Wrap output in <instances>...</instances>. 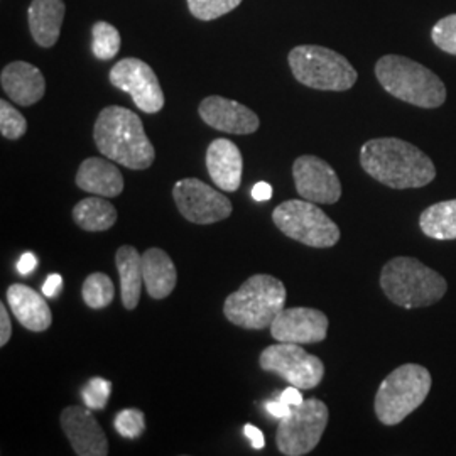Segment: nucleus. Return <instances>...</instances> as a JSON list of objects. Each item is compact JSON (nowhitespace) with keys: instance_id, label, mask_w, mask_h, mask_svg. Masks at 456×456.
Segmentation results:
<instances>
[{"instance_id":"f257e3e1","label":"nucleus","mask_w":456,"mask_h":456,"mask_svg":"<svg viewBox=\"0 0 456 456\" xmlns=\"http://www.w3.org/2000/svg\"><path fill=\"white\" fill-rule=\"evenodd\" d=\"M360 164L375 181L394 188H423L436 176V167L419 147L397 137H380L360 149Z\"/></svg>"},{"instance_id":"f03ea898","label":"nucleus","mask_w":456,"mask_h":456,"mask_svg":"<svg viewBox=\"0 0 456 456\" xmlns=\"http://www.w3.org/2000/svg\"><path fill=\"white\" fill-rule=\"evenodd\" d=\"M94 139L107 159L134 171L147 169L154 163L156 151L146 135L142 120L129 109L105 107L98 114Z\"/></svg>"},{"instance_id":"7ed1b4c3","label":"nucleus","mask_w":456,"mask_h":456,"mask_svg":"<svg viewBox=\"0 0 456 456\" xmlns=\"http://www.w3.org/2000/svg\"><path fill=\"white\" fill-rule=\"evenodd\" d=\"M375 77L389 95L414 107L438 109L446 100L440 77L406 56H382L375 65Z\"/></svg>"},{"instance_id":"20e7f679","label":"nucleus","mask_w":456,"mask_h":456,"mask_svg":"<svg viewBox=\"0 0 456 456\" xmlns=\"http://www.w3.org/2000/svg\"><path fill=\"white\" fill-rule=\"evenodd\" d=\"M380 288L394 305L406 310L438 303L448 284L440 273L412 257H394L380 274Z\"/></svg>"},{"instance_id":"39448f33","label":"nucleus","mask_w":456,"mask_h":456,"mask_svg":"<svg viewBox=\"0 0 456 456\" xmlns=\"http://www.w3.org/2000/svg\"><path fill=\"white\" fill-rule=\"evenodd\" d=\"M286 286L269 274L248 277L230 294L224 305V314L230 323L245 330L271 328L286 305Z\"/></svg>"},{"instance_id":"423d86ee","label":"nucleus","mask_w":456,"mask_h":456,"mask_svg":"<svg viewBox=\"0 0 456 456\" xmlns=\"http://www.w3.org/2000/svg\"><path fill=\"white\" fill-rule=\"evenodd\" d=\"M431 391V374L423 365L406 363L387 375L375 395V414L386 426L403 423L426 401Z\"/></svg>"},{"instance_id":"0eeeda50","label":"nucleus","mask_w":456,"mask_h":456,"mask_svg":"<svg viewBox=\"0 0 456 456\" xmlns=\"http://www.w3.org/2000/svg\"><path fill=\"white\" fill-rule=\"evenodd\" d=\"M288 61L294 78L305 86L326 92H345L357 83V69L333 49L303 45L291 49Z\"/></svg>"},{"instance_id":"6e6552de","label":"nucleus","mask_w":456,"mask_h":456,"mask_svg":"<svg viewBox=\"0 0 456 456\" xmlns=\"http://www.w3.org/2000/svg\"><path fill=\"white\" fill-rule=\"evenodd\" d=\"M273 222L286 237L299 244L328 248L338 244L340 228L318 203L308 200H289L273 212Z\"/></svg>"},{"instance_id":"1a4fd4ad","label":"nucleus","mask_w":456,"mask_h":456,"mask_svg":"<svg viewBox=\"0 0 456 456\" xmlns=\"http://www.w3.org/2000/svg\"><path fill=\"white\" fill-rule=\"evenodd\" d=\"M330 412L325 403L311 397L293 406L291 412L279 419L276 443L279 452L286 456L311 453L325 433Z\"/></svg>"},{"instance_id":"9d476101","label":"nucleus","mask_w":456,"mask_h":456,"mask_svg":"<svg viewBox=\"0 0 456 456\" xmlns=\"http://www.w3.org/2000/svg\"><path fill=\"white\" fill-rule=\"evenodd\" d=\"M262 370L273 372L301 391H310L322 384L325 365L297 343L279 342L261 354Z\"/></svg>"},{"instance_id":"9b49d317","label":"nucleus","mask_w":456,"mask_h":456,"mask_svg":"<svg viewBox=\"0 0 456 456\" xmlns=\"http://www.w3.org/2000/svg\"><path fill=\"white\" fill-rule=\"evenodd\" d=\"M173 198L181 215L196 225H210L232 215V201L210 184L184 178L173 186Z\"/></svg>"},{"instance_id":"f8f14e48","label":"nucleus","mask_w":456,"mask_h":456,"mask_svg":"<svg viewBox=\"0 0 456 456\" xmlns=\"http://www.w3.org/2000/svg\"><path fill=\"white\" fill-rule=\"evenodd\" d=\"M110 83L131 95L137 109L158 114L164 107V92L154 69L139 58H124L110 69Z\"/></svg>"},{"instance_id":"ddd939ff","label":"nucleus","mask_w":456,"mask_h":456,"mask_svg":"<svg viewBox=\"0 0 456 456\" xmlns=\"http://www.w3.org/2000/svg\"><path fill=\"white\" fill-rule=\"evenodd\" d=\"M297 195L318 205H333L342 196V183L335 169L316 156H301L293 164Z\"/></svg>"},{"instance_id":"4468645a","label":"nucleus","mask_w":456,"mask_h":456,"mask_svg":"<svg viewBox=\"0 0 456 456\" xmlns=\"http://www.w3.org/2000/svg\"><path fill=\"white\" fill-rule=\"evenodd\" d=\"M330 322L325 313L313 308H284L271 325V335L276 342H323L328 335Z\"/></svg>"},{"instance_id":"2eb2a0df","label":"nucleus","mask_w":456,"mask_h":456,"mask_svg":"<svg viewBox=\"0 0 456 456\" xmlns=\"http://www.w3.org/2000/svg\"><path fill=\"white\" fill-rule=\"evenodd\" d=\"M60 423L75 455H109V440L95 416L92 414V409L68 406L61 412Z\"/></svg>"},{"instance_id":"dca6fc26","label":"nucleus","mask_w":456,"mask_h":456,"mask_svg":"<svg viewBox=\"0 0 456 456\" xmlns=\"http://www.w3.org/2000/svg\"><path fill=\"white\" fill-rule=\"evenodd\" d=\"M198 114L207 126L227 134L247 135L254 134L261 126L259 117L248 107L218 95L205 98L198 107Z\"/></svg>"},{"instance_id":"f3484780","label":"nucleus","mask_w":456,"mask_h":456,"mask_svg":"<svg viewBox=\"0 0 456 456\" xmlns=\"http://www.w3.org/2000/svg\"><path fill=\"white\" fill-rule=\"evenodd\" d=\"M0 83L7 97L20 107H31L46 94L43 73L39 68L26 61H14L5 66L0 75Z\"/></svg>"},{"instance_id":"a211bd4d","label":"nucleus","mask_w":456,"mask_h":456,"mask_svg":"<svg viewBox=\"0 0 456 456\" xmlns=\"http://www.w3.org/2000/svg\"><path fill=\"white\" fill-rule=\"evenodd\" d=\"M207 169L222 191H237L244 169L240 149L228 139H215L207 149Z\"/></svg>"},{"instance_id":"6ab92c4d","label":"nucleus","mask_w":456,"mask_h":456,"mask_svg":"<svg viewBox=\"0 0 456 456\" xmlns=\"http://www.w3.org/2000/svg\"><path fill=\"white\" fill-rule=\"evenodd\" d=\"M7 303L17 322L31 331H46L53 323L48 303L29 286L12 284L7 289Z\"/></svg>"},{"instance_id":"aec40b11","label":"nucleus","mask_w":456,"mask_h":456,"mask_svg":"<svg viewBox=\"0 0 456 456\" xmlns=\"http://www.w3.org/2000/svg\"><path fill=\"white\" fill-rule=\"evenodd\" d=\"M77 186L92 195L114 198L124 191V176L120 169L102 158L85 159L77 173Z\"/></svg>"},{"instance_id":"412c9836","label":"nucleus","mask_w":456,"mask_h":456,"mask_svg":"<svg viewBox=\"0 0 456 456\" xmlns=\"http://www.w3.org/2000/svg\"><path fill=\"white\" fill-rule=\"evenodd\" d=\"M63 0H33L29 5V29L37 46L51 48L56 45L63 19H65Z\"/></svg>"},{"instance_id":"4be33fe9","label":"nucleus","mask_w":456,"mask_h":456,"mask_svg":"<svg viewBox=\"0 0 456 456\" xmlns=\"http://www.w3.org/2000/svg\"><path fill=\"white\" fill-rule=\"evenodd\" d=\"M142 274L147 294L152 299H164L175 291L178 273L175 262L163 248L152 247L142 254Z\"/></svg>"},{"instance_id":"5701e85b","label":"nucleus","mask_w":456,"mask_h":456,"mask_svg":"<svg viewBox=\"0 0 456 456\" xmlns=\"http://www.w3.org/2000/svg\"><path fill=\"white\" fill-rule=\"evenodd\" d=\"M115 264L120 276V296L126 310H135L142 289V256L132 245H122L115 254Z\"/></svg>"},{"instance_id":"b1692460","label":"nucleus","mask_w":456,"mask_h":456,"mask_svg":"<svg viewBox=\"0 0 456 456\" xmlns=\"http://www.w3.org/2000/svg\"><path fill=\"white\" fill-rule=\"evenodd\" d=\"M73 220L86 232H103L115 225L117 210L105 196H90L78 201L73 208Z\"/></svg>"},{"instance_id":"393cba45","label":"nucleus","mask_w":456,"mask_h":456,"mask_svg":"<svg viewBox=\"0 0 456 456\" xmlns=\"http://www.w3.org/2000/svg\"><path fill=\"white\" fill-rule=\"evenodd\" d=\"M424 235L436 240L456 239V200L440 201L428 207L419 216Z\"/></svg>"},{"instance_id":"a878e982","label":"nucleus","mask_w":456,"mask_h":456,"mask_svg":"<svg viewBox=\"0 0 456 456\" xmlns=\"http://www.w3.org/2000/svg\"><path fill=\"white\" fill-rule=\"evenodd\" d=\"M114 282L107 274L94 273L83 282V301L92 310L107 308L114 301Z\"/></svg>"},{"instance_id":"bb28decb","label":"nucleus","mask_w":456,"mask_h":456,"mask_svg":"<svg viewBox=\"0 0 456 456\" xmlns=\"http://www.w3.org/2000/svg\"><path fill=\"white\" fill-rule=\"evenodd\" d=\"M120 51V34L112 24L100 20L92 28V53L97 60L109 61Z\"/></svg>"},{"instance_id":"cd10ccee","label":"nucleus","mask_w":456,"mask_h":456,"mask_svg":"<svg viewBox=\"0 0 456 456\" xmlns=\"http://www.w3.org/2000/svg\"><path fill=\"white\" fill-rule=\"evenodd\" d=\"M190 12L200 20H215L237 9L242 0H186Z\"/></svg>"},{"instance_id":"c85d7f7f","label":"nucleus","mask_w":456,"mask_h":456,"mask_svg":"<svg viewBox=\"0 0 456 456\" xmlns=\"http://www.w3.org/2000/svg\"><path fill=\"white\" fill-rule=\"evenodd\" d=\"M28 131V120L7 100H0V132L5 139L16 141Z\"/></svg>"},{"instance_id":"c756f323","label":"nucleus","mask_w":456,"mask_h":456,"mask_svg":"<svg viewBox=\"0 0 456 456\" xmlns=\"http://www.w3.org/2000/svg\"><path fill=\"white\" fill-rule=\"evenodd\" d=\"M114 428L122 438L134 440V438L141 436L146 429L144 412L139 409H124L115 416Z\"/></svg>"},{"instance_id":"7c9ffc66","label":"nucleus","mask_w":456,"mask_h":456,"mask_svg":"<svg viewBox=\"0 0 456 456\" xmlns=\"http://www.w3.org/2000/svg\"><path fill=\"white\" fill-rule=\"evenodd\" d=\"M112 394V382L102 377H94L82 389L83 403L92 411H102L107 406Z\"/></svg>"},{"instance_id":"2f4dec72","label":"nucleus","mask_w":456,"mask_h":456,"mask_svg":"<svg viewBox=\"0 0 456 456\" xmlns=\"http://www.w3.org/2000/svg\"><path fill=\"white\" fill-rule=\"evenodd\" d=\"M431 39L441 51L456 56V14L438 20L431 31Z\"/></svg>"},{"instance_id":"473e14b6","label":"nucleus","mask_w":456,"mask_h":456,"mask_svg":"<svg viewBox=\"0 0 456 456\" xmlns=\"http://www.w3.org/2000/svg\"><path fill=\"white\" fill-rule=\"evenodd\" d=\"M12 335V325H11V318L7 314V308L2 303L0 305V346H5L7 342L11 340Z\"/></svg>"},{"instance_id":"72a5a7b5","label":"nucleus","mask_w":456,"mask_h":456,"mask_svg":"<svg viewBox=\"0 0 456 456\" xmlns=\"http://www.w3.org/2000/svg\"><path fill=\"white\" fill-rule=\"evenodd\" d=\"M63 291V277L60 274H51L43 286V294L46 297H58Z\"/></svg>"},{"instance_id":"f704fd0d","label":"nucleus","mask_w":456,"mask_h":456,"mask_svg":"<svg viewBox=\"0 0 456 456\" xmlns=\"http://www.w3.org/2000/svg\"><path fill=\"white\" fill-rule=\"evenodd\" d=\"M291 409H293V406L286 404V403L281 401L279 397L274 399V401H267V403H265V411H267L271 416L277 418V419L286 418V416L291 412Z\"/></svg>"},{"instance_id":"c9c22d12","label":"nucleus","mask_w":456,"mask_h":456,"mask_svg":"<svg viewBox=\"0 0 456 456\" xmlns=\"http://www.w3.org/2000/svg\"><path fill=\"white\" fill-rule=\"evenodd\" d=\"M36 267H37V257L34 256L33 252L22 254L19 262H17V271H19L20 276L31 274Z\"/></svg>"},{"instance_id":"e433bc0d","label":"nucleus","mask_w":456,"mask_h":456,"mask_svg":"<svg viewBox=\"0 0 456 456\" xmlns=\"http://www.w3.org/2000/svg\"><path fill=\"white\" fill-rule=\"evenodd\" d=\"M244 433L256 450H262L265 446V438H264V433L259 428H256L252 424H247L244 428Z\"/></svg>"},{"instance_id":"4c0bfd02","label":"nucleus","mask_w":456,"mask_h":456,"mask_svg":"<svg viewBox=\"0 0 456 456\" xmlns=\"http://www.w3.org/2000/svg\"><path fill=\"white\" fill-rule=\"evenodd\" d=\"M250 195H252L256 201H267V200L273 198V186L269 183H265V181H261V183H257L252 188Z\"/></svg>"},{"instance_id":"58836bf2","label":"nucleus","mask_w":456,"mask_h":456,"mask_svg":"<svg viewBox=\"0 0 456 456\" xmlns=\"http://www.w3.org/2000/svg\"><path fill=\"white\" fill-rule=\"evenodd\" d=\"M299 391H301V389H297V387H294V386H289L286 391H282V394L279 395V399L284 401V403L289 404V406H297V404H301V403L305 401Z\"/></svg>"}]
</instances>
